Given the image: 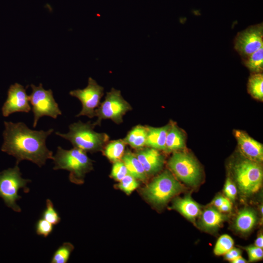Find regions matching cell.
Wrapping results in <instances>:
<instances>
[{"label": "cell", "mask_w": 263, "mask_h": 263, "mask_svg": "<svg viewBox=\"0 0 263 263\" xmlns=\"http://www.w3.org/2000/svg\"><path fill=\"white\" fill-rule=\"evenodd\" d=\"M234 171L239 188L243 194L249 196L260 189L263 173L259 162L245 158L236 163Z\"/></svg>", "instance_id": "obj_6"}, {"label": "cell", "mask_w": 263, "mask_h": 263, "mask_svg": "<svg viewBox=\"0 0 263 263\" xmlns=\"http://www.w3.org/2000/svg\"><path fill=\"white\" fill-rule=\"evenodd\" d=\"M30 86L32 91L29 96L34 114V128L36 127L39 119L43 116L56 119L61 115L62 112L55 101L51 89H44L41 83L38 86L34 84Z\"/></svg>", "instance_id": "obj_8"}, {"label": "cell", "mask_w": 263, "mask_h": 263, "mask_svg": "<svg viewBox=\"0 0 263 263\" xmlns=\"http://www.w3.org/2000/svg\"><path fill=\"white\" fill-rule=\"evenodd\" d=\"M249 261L255 262L261 260L263 257V248L254 246H249L246 248Z\"/></svg>", "instance_id": "obj_32"}, {"label": "cell", "mask_w": 263, "mask_h": 263, "mask_svg": "<svg viewBox=\"0 0 263 263\" xmlns=\"http://www.w3.org/2000/svg\"><path fill=\"white\" fill-rule=\"evenodd\" d=\"M183 186L171 173L166 170L143 189L144 196L151 203L162 206L183 190Z\"/></svg>", "instance_id": "obj_4"}, {"label": "cell", "mask_w": 263, "mask_h": 263, "mask_svg": "<svg viewBox=\"0 0 263 263\" xmlns=\"http://www.w3.org/2000/svg\"><path fill=\"white\" fill-rule=\"evenodd\" d=\"M54 225L43 218L39 219L36 225V231L38 235L48 237L53 231Z\"/></svg>", "instance_id": "obj_30"}, {"label": "cell", "mask_w": 263, "mask_h": 263, "mask_svg": "<svg viewBox=\"0 0 263 263\" xmlns=\"http://www.w3.org/2000/svg\"><path fill=\"white\" fill-rule=\"evenodd\" d=\"M135 155L147 175L156 173L163 166L164 157L156 149L143 147L138 149Z\"/></svg>", "instance_id": "obj_14"}, {"label": "cell", "mask_w": 263, "mask_h": 263, "mask_svg": "<svg viewBox=\"0 0 263 263\" xmlns=\"http://www.w3.org/2000/svg\"><path fill=\"white\" fill-rule=\"evenodd\" d=\"M231 262L233 263H246V261L241 256H240L235 259Z\"/></svg>", "instance_id": "obj_37"}, {"label": "cell", "mask_w": 263, "mask_h": 263, "mask_svg": "<svg viewBox=\"0 0 263 263\" xmlns=\"http://www.w3.org/2000/svg\"><path fill=\"white\" fill-rule=\"evenodd\" d=\"M225 220L221 212L214 208L205 209L201 215V224L207 229L218 227Z\"/></svg>", "instance_id": "obj_22"}, {"label": "cell", "mask_w": 263, "mask_h": 263, "mask_svg": "<svg viewBox=\"0 0 263 263\" xmlns=\"http://www.w3.org/2000/svg\"><path fill=\"white\" fill-rule=\"evenodd\" d=\"M263 47V23L252 25L238 32L234 39V48L242 58Z\"/></svg>", "instance_id": "obj_11"}, {"label": "cell", "mask_w": 263, "mask_h": 263, "mask_svg": "<svg viewBox=\"0 0 263 263\" xmlns=\"http://www.w3.org/2000/svg\"><path fill=\"white\" fill-rule=\"evenodd\" d=\"M30 182V180L21 177L18 165L0 172V197L5 205L15 211L20 212L21 208L16 203L21 198L18 192L21 188L24 192H28L29 189L27 184Z\"/></svg>", "instance_id": "obj_5"}, {"label": "cell", "mask_w": 263, "mask_h": 263, "mask_svg": "<svg viewBox=\"0 0 263 263\" xmlns=\"http://www.w3.org/2000/svg\"><path fill=\"white\" fill-rule=\"evenodd\" d=\"M234 133L239 150L245 158L261 162L263 159L262 144L249 136L244 131L235 130Z\"/></svg>", "instance_id": "obj_13"}, {"label": "cell", "mask_w": 263, "mask_h": 263, "mask_svg": "<svg viewBox=\"0 0 263 263\" xmlns=\"http://www.w3.org/2000/svg\"><path fill=\"white\" fill-rule=\"evenodd\" d=\"M103 91V87L98 85L92 77H89L88 85L85 88L70 91L69 94L79 99L82 104V109L76 116L94 117L95 111L100 104Z\"/></svg>", "instance_id": "obj_10"}, {"label": "cell", "mask_w": 263, "mask_h": 263, "mask_svg": "<svg viewBox=\"0 0 263 263\" xmlns=\"http://www.w3.org/2000/svg\"><path fill=\"white\" fill-rule=\"evenodd\" d=\"M42 218L53 224L56 225L61 221V218L55 209L53 203L49 199L46 201V208L42 214Z\"/></svg>", "instance_id": "obj_27"}, {"label": "cell", "mask_w": 263, "mask_h": 263, "mask_svg": "<svg viewBox=\"0 0 263 263\" xmlns=\"http://www.w3.org/2000/svg\"><path fill=\"white\" fill-rule=\"evenodd\" d=\"M234 245L233 239L228 235L224 234L218 239L214 248V253L216 255L225 254Z\"/></svg>", "instance_id": "obj_26"}, {"label": "cell", "mask_w": 263, "mask_h": 263, "mask_svg": "<svg viewBox=\"0 0 263 263\" xmlns=\"http://www.w3.org/2000/svg\"><path fill=\"white\" fill-rule=\"evenodd\" d=\"M170 126V124L158 128L147 126L146 146L165 151L167 135Z\"/></svg>", "instance_id": "obj_15"}, {"label": "cell", "mask_w": 263, "mask_h": 263, "mask_svg": "<svg viewBox=\"0 0 263 263\" xmlns=\"http://www.w3.org/2000/svg\"><path fill=\"white\" fill-rule=\"evenodd\" d=\"M132 109L131 105L122 97L120 91L113 88L107 93L104 101L95 110L94 116L97 119L93 124L94 126L100 125L102 120L107 119L120 124L123 116Z\"/></svg>", "instance_id": "obj_7"}, {"label": "cell", "mask_w": 263, "mask_h": 263, "mask_svg": "<svg viewBox=\"0 0 263 263\" xmlns=\"http://www.w3.org/2000/svg\"><path fill=\"white\" fill-rule=\"evenodd\" d=\"M128 173V169L122 161L119 160L113 162L111 175L114 179L120 181Z\"/></svg>", "instance_id": "obj_29"}, {"label": "cell", "mask_w": 263, "mask_h": 263, "mask_svg": "<svg viewBox=\"0 0 263 263\" xmlns=\"http://www.w3.org/2000/svg\"><path fill=\"white\" fill-rule=\"evenodd\" d=\"M52 160L53 169L69 171L70 180L75 184L82 183L85 174L93 169L92 160L86 152L75 147L66 150L58 147Z\"/></svg>", "instance_id": "obj_2"}, {"label": "cell", "mask_w": 263, "mask_h": 263, "mask_svg": "<svg viewBox=\"0 0 263 263\" xmlns=\"http://www.w3.org/2000/svg\"><path fill=\"white\" fill-rule=\"evenodd\" d=\"M3 143L1 151L16 159V165L24 160L30 161L41 168L47 160L53 159V152L46 145L47 137L54 131H35L23 122L4 121Z\"/></svg>", "instance_id": "obj_1"}, {"label": "cell", "mask_w": 263, "mask_h": 263, "mask_svg": "<svg viewBox=\"0 0 263 263\" xmlns=\"http://www.w3.org/2000/svg\"><path fill=\"white\" fill-rule=\"evenodd\" d=\"M247 89L253 98L263 100V75L262 73H252L248 79Z\"/></svg>", "instance_id": "obj_24"}, {"label": "cell", "mask_w": 263, "mask_h": 263, "mask_svg": "<svg viewBox=\"0 0 263 263\" xmlns=\"http://www.w3.org/2000/svg\"><path fill=\"white\" fill-rule=\"evenodd\" d=\"M121 160L125 164L130 174L136 179L141 181H145L147 179V174L135 154L127 150Z\"/></svg>", "instance_id": "obj_18"}, {"label": "cell", "mask_w": 263, "mask_h": 263, "mask_svg": "<svg viewBox=\"0 0 263 263\" xmlns=\"http://www.w3.org/2000/svg\"><path fill=\"white\" fill-rule=\"evenodd\" d=\"M242 59L244 64L252 73H262L263 70V47Z\"/></svg>", "instance_id": "obj_23"}, {"label": "cell", "mask_w": 263, "mask_h": 263, "mask_svg": "<svg viewBox=\"0 0 263 263\" xmlns=\"http://www.w3.org/2000/svg\"><path fill=\"white\" fill-rule=\"evenodd\" d=\"M226 197L223 196H218L213 201V205L218 208L220 207L225 201Z\"/></svg>", "instance_id": "obj_35"}, {"label": "cell", "mask_w": 263, "mask_h": 263, "mask_svg": "<svg viewBox=\"0 0 263 263\" xmlns=\"http://www.w3.org/2000/svg\"><path fill=\"white\" fill-rule=\"evenodd\" d=\"M241 251L236 248L233 247L230 249L225 255V259L227 261L232 262L236 258L241 256Z\"/></svg>", "instance_id": "obj_33"}, {"label": "cell", "mask_w": 263, "mask_h": 263, "mask_svg": "<svg viewBox=\"0 0 263 263\" xmlns=\"http://www.w3.org/2000/svg\"><path fill=\"white\" fill-rule=\"evenodd\" d=\"M73 245L69 243H64L54 252L51 263H66L69 259Z\"/></svg>", "instance_id": "obj_25"}, {"label": "cell", "mask_w": 263, "mask_h": 263, "mask_svg": "<svg viewBox=\"0 0 263 263\" xmlns=\"http://www.w3.org/2000/svg\"><path fill=\"white\" fill-rule=\"evenodd\" d=\"M218 210L221 212H227L231 210L232 205L230 200L226 197L225 202L218 208Z\"/></svg>", "instance_id": "obj_34"}, {"label": "cell", "mask_w": 263, "mask_h": 263, "mask_svg": "<svg viewBox=\"0 0 263 263\" xmlns=\"http://www.w3.org/2000/svg\"><path fill=\"white\" fill-rule=\"evenodd\" d=\"M94 126L90 121L83 123L80 121L69 126L67 133L56 132V134L69 141L74 147L85 152H94L102 150L109 139V135L94 131Z\"/></svg>", "instance_id": "obj_3"}, {"label": "cell", "mask_w": 263, "mask_h": 263, "mask_svg": "<svg viewBox=\"0 0 263 263\" xmlns=\"http://www.w3.org/2000/svg\"><path fill=\"white\" fill-rule=\"evenodd\" d=\"M169 169L185 183L195 186L201 178V169L196 160L190 154L175 151L168 162Z\"/></svg>", "instance_id": "obj_9"}, {"label": "cell", "mask_w": 263, "mask_h": 263, "mask_svg": "<svg viewBox=\"0 0 263 263\" xmlns=\"http://www.w3.org/2000/svg\"><path fill=\"white\" fill-rule=\"evenodd\" d=\"M119 182V188L127 194L131 193L139 185L137 179L129 173Z\"/></svg>", "instance_id": "obj_28"}, {"label": "cell", "mask_w": 263, "mask_h": 263, "mask_svg": "<svg viewBox=\"0 0 263 263\" xmlns=\"http://www.w3.org/2000/svg\"><path fill=\"white\" fill-rule=\"evenodd\" d=\"M224 192L226 198L234 201L236 197L237 189L235 184L230 178H227L224 188Z\"/></svg>", "instance_id": "obj_31"}, {"label": "cell", "mask_w": 263, "mask_h": 263, "mask_svg": "<svg viewBox=\"0 0 263 263\" xmlns=\"http://www.w3.org/2000/svg\"><path fill=\"white\" fill-rule=\"evenodd\" d=\"M107 143L102 150L105 156L113 162L121 160L125 153L126 145L124 140H114Z\"/></svg>", "instance_id": "obj_21"}, {"label": "cell", "mask_w": 263, "mask_h": 263, "mask_svg": "<svg viewBox=\"0 0 263 263\" xmlns=\"http://www.w3.org/2000/svg\"><path fill=\"white\" fill-rule=\"evenodd\" d=\"M147 135V127L138 125L132 128L123 140L126 144L138 150L146 146Z\"/></svg>", "instance_id": "obj_19"}, {"label": "cell", "mask_w": 263, "mask_h": 263, "mask_svg": "<svg viewBox=\"0 0 263 263\" xmlns=\"http://www.w3.org/2000/svg\"><path fill=\"white\" fill-rule=\"evenodd\" d=\"M260 211L262 214H263V206H261V208H260Z\"/></svg>", "instance_id": "obj_38"}, {"label": "cell", "mask_w": 263, "mask_h": 263, "mask_svg": "<svg viewBox=\"0 0 263 263\" xmlns=\"http://www.w3.org/2000/svg\"><path fill=\"white\" fill-rule=\"evenodd\" d=\"M26 89L23 86L18 83L10 86L7 99L1 108L3 116L7 117L16 112L29 113L31 111L29 96Z\"/></svg>", "instance_id": "obj_12"}, {"label": "cell", "mask_w": 263, "mask_h": 263, "mask_svg": "<svg viewBox=\"0 0 263 263\" xmlns=\"http://www.w3.org/2000/svg\"><path fill=\"white\" fill-rule=\"evenodd\" d=\"M185 137L182 132L174 124H170L167 133L165 151H177L185 147Z\"/></svg>", "instance_id": "obj_17"}, {"label": "cell", "mask_w": 263, "mask_h": 263, "mask_svg": "<svg viewBox=\"0 0 263 263\" xmlns=\"http://www.w3.org/2000/svg\"><path fill=\"white\" fill-rule=\"evenodd\" d=\"M256 221L255 212L250 209L245 208L239 212L235 220V227L238 231L246 233L252 229Z\"/></svg>", "instance_id": "obj_20"}, {"label": "cell", "mask_w": 263, "mask_h": 263, "mask_svg": "<svg viewBox=\"0 0 263 263\" xmlns=\"http://www.w3.org/2000/svg\"><path fill=\"white\" fill-rule=\"evenodd\" d=\"M255 245L263 248V236L262 234H261L256 239L255 241Z\"/></svg>", "instance_id": "obj_36"}, {"label": "cell", "mask_w": 263, "mask_h": 263, "mask_svg": "<svg viewBox=\"0 0 263 263\" xmlns=\"http://www.w3.org/2000/svg\"><path fill=\"white\" fill-rule=\"evenodd\" d=\"M173 207L190 220H194L201 213L199 205L189 196L176 198Z\"/></svg>", "instance_id": "obj_16"}]
</instances>
